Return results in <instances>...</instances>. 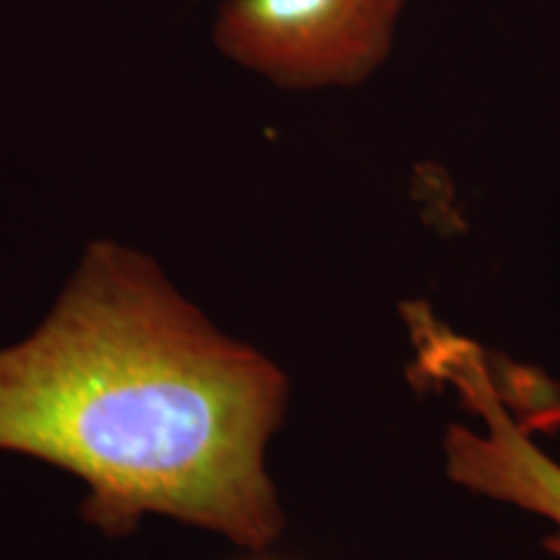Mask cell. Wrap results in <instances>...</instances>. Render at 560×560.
<instances>
[{"label": "cell", "instance_id": "1", "mask_svg": "<svg viewBox=\"0 0 560 560\" xmlns=\"http://www.w3.org/2000/svg\"><path fill=\"white\" fill-rule=\"evenodd\" d=\"M285 397L276 363L215 332L156 262L96 242L45 325L0 350V450L86 482L104 535L164 514L262 550L283 532L265 446Z\"/></svg>", "mask_w": 560, "mask_h": 560}, {"label": "cell", "instance_id": "4", "mask_svg": "<svg viewBox=\"0 0 560 560\" xmlns=\"http://www.w3.org/2000/svg\"><path fill=\"white\" fill-rule=\"evenodd\" d=\"M260 560H270V558H260Z\"/></svg>", "mask_w": 560, "mask_h": 560}, {"label": "cell", "instance_id": "2", "mask_svg": "<svg viewBox=\"0 0 560 560\" xmlns=\"http://www.w3.org/2000/svg\"><path fill=\"white\" fill-rule=\"evenodd\" d=\"M405 0H223L213 42L280 89H350L395 47Z\"/></svg>", "mask_w": 560, "mask_h": 560}, {"label": "cell", "instance_id": "3", "mask_svg": "<svg viewBox=\"0 0 560 560\" xmlns=\"http://www.w3.org/2000/svg\"><path fill=\"white\" fill-rule=\"evenodd\" d=\"M423 366L433 380L457 392L480 429L452 423L444 436L446 475L480 499L527 511L548 522L542 550L560 560V462L527 436L520 418L503 402L493 361L472 340L441 330L425 342Z\"/></svg>", "mask_w": 560, "mask_h": 560}]
</instances>
